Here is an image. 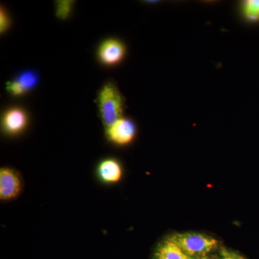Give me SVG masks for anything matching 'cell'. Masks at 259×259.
Instances as JSON below:
<instances>
[{
    "instance_id": "cell-1",
    "label": "cell",
    "mask_w": 259,
    "mask_h": 259,
    "mask_svg": "<svg viewBox=\"0 0 259 259\" xmlns=\"http://www.w3.org/2000/svg\"><path fill=\"white\" fill-rule=\"evenodd\" d=\"M169 236L186 254L194 259L212 254L222 246L217 238L198 232L175 233Z\"/></svg>"
},
{
    "instance_id": "cell-2",
    "label": "cell",
    "mask_w": 259,
    "mask_h": 259,
    "mask_svg": "<svg viewBox=\"0 0 259 259\" xmlns=\"http://www.w3.org/2000/svg\"><path fill=\"white\" fill-rule=\"evenodd\" d=\"M99 110L105 129L122 118L124 100L114 83H105L98 95Z\"/></svg>"
},
{
    "instance_id": "cell-3",
    "label": "cell",
    "mask_w": 259,
    "mask_h": 259,
    "mask_svg": "<svg viewBox=\"0 0 259 259\" xmlns=\"http://www.w3.org/2000/svg\"><path fill=\"white\" fill-rule=\"evenodd\" d=\"M24 180L20 172L9 166L0 168V200L3 202L15 200L21 195Z\"/></svg>"
},
{
    "instance_id": "cell-4",
    "label": "cell",
    "mask_w": 259,
    "mask_h": 259,
    "mask_svg": "<svg viewBox=\"0 0 259 259\" xmlns=\"http://www.w3.org/2000/svg\"><path fill=\"white\" fill-rule=\"evenodd\" d=\"M136 135V126L134 122L123 117L111 127L105 129L106 139L116 146H127L134 141Z\"/></svg>"
},
{
    "instance_id": "cell-5",
    "label": "cell",
    "mask_w": 259,
    "mask_h": 259,
    "mask_svg": "<svg viewBox=\"0 0 259 259\" xmlns=\"http://www.w3.org/2000/svg\"><path fill=\"white\" fill-rule=\"evenodd\" d=\"M28 115L20 107H12L5 112L2 118V130L8 136L23 134L28 125Z\"/></svg>"
},
{
    "instance_id": "cell-6",
    "label": "cell",
    "mask_w": 259,
    "mask_h": 259,
    "mask_svg": "<svg viewBox=\"0 0 259 259\" xmlns=\"http://www.w3.org/2000/svg\"><path fill=\"white\" fill-rule=\"evenodd\" d=\"M97 180L105 185L119 183L123 177V168L117 158H106L102 160L96 167Z\"/></svg>"
},
{
    "instance_id": "cell-7",
    "label": "cell",
    "mask_w": 259,
    "mask_h": 259,
    "mask_svg": "<svg viewBox=\"0 0 259 259\" xmlns=\"http://www.w3.org/2000/svg\"><path fill=\"white\" fill-rule=\"evenodd\" d=\"M38 73L33 70H27L20 73L13 81L7 83L8 93L13 96H22L34 90L38 84Z\"/></svg>"
},
{
    "instance_id": "cell-8",
    "label": "cell",
    "mask_w": 259,
    "mask_h": 259,
    "mask_svg": "<svg viewBox=\"0 0 259 259\" xmlns=\"http://www.w3.org/2000/svg\"><path fill=\"white\" fill-rule=\"evenodd\" d=\"M125 52V47L120 40L107 39L99 48L98 56L102 64L115 66L123 59Z\"/></svg>"
},
{
    "instance_id": "cell-9",
    "label": "cell",
    "mask_w": 259,
    "mask_h": 259,
    "mask_svg": "<svg viewBox=\"0 0 259 259\" xmlns=\"http://www.w3.org/2000/svg\"><path fill=\"white\" fill-rule=\"evenodd\" d=\"M151 259H194L186 254L179 245L167 236L153 248Z\"/></svg>"
},
{
    "instance_id": "cell-10",
    "label": "cell",
    "mask_w": 259,
    "mask_h": 259,
    "mask_svg": "<svg viewBox=\"0 0 259 259\" xmlns=\"http://www.w3.org/2000/svg\"><path fill=\"white\" fill-rule=\"evenodd\" d=\"M242 11L245 19L248 21H259V0L245 1L242 6Z\"/></svg>"
},
{
    "instance_id": "cell-11",
    "label": "cell",
    "mask_w": 259,
    "mask_h": 259,
    "mask_svg": "<svg viewBox=\"0 0 259 259\" xmlns=\"http://www.w3.org/2000/svg\"><path fill=\"white\" fill-rule=\"evenodd\" d=\"M72 1H59L56 5V16L61 20H66L72 11Z\"/></svg>"
},
{
    "instance_id": "cell-12",
    "label": "cell",
    "mask_w": 259,
    "mask_h": 259,
    "mask_svg": "<svg viewBox=\"0 0 259 259\" xmlns=\"http://www.w3.org/2000/svg\"><path fill=\"white\" fill-rule=\"evenodd\" d=\"M217 259H249L236 250L221 246L216 252Z\"/></svg>"
},
{
    "instance_id": "cell-13",
    "label": "cell",
    "mask_w": 259,
    "mask_h": 259,
    "mask_svg": "<svg viewBox=\"0 0 259 259\" xmlns=\"http://www.w3.org/2000/svg\"><path fill=\"white\" fill-rule=\"evenodd\" d=\"M10 26V20L8 13L4 8H1L0 10V32L4 33L9 29Z\"/></svg>"
},
{
    "instance_id": "cell-14",
    "label": "cell",
    "mask_w": 259,
    "mask_h": 259,
    "mask_svg": "<svg viewBox=\"0 0 259 259\" xmlns=\"http://www.w3.org/2000/svg\"><path fill=\"white\" fill-rule=\"evenodd\" d=\"M200 259H217V256H216V253H212V254L207 255V256Z\"/></svg>"
}]
</instances>
